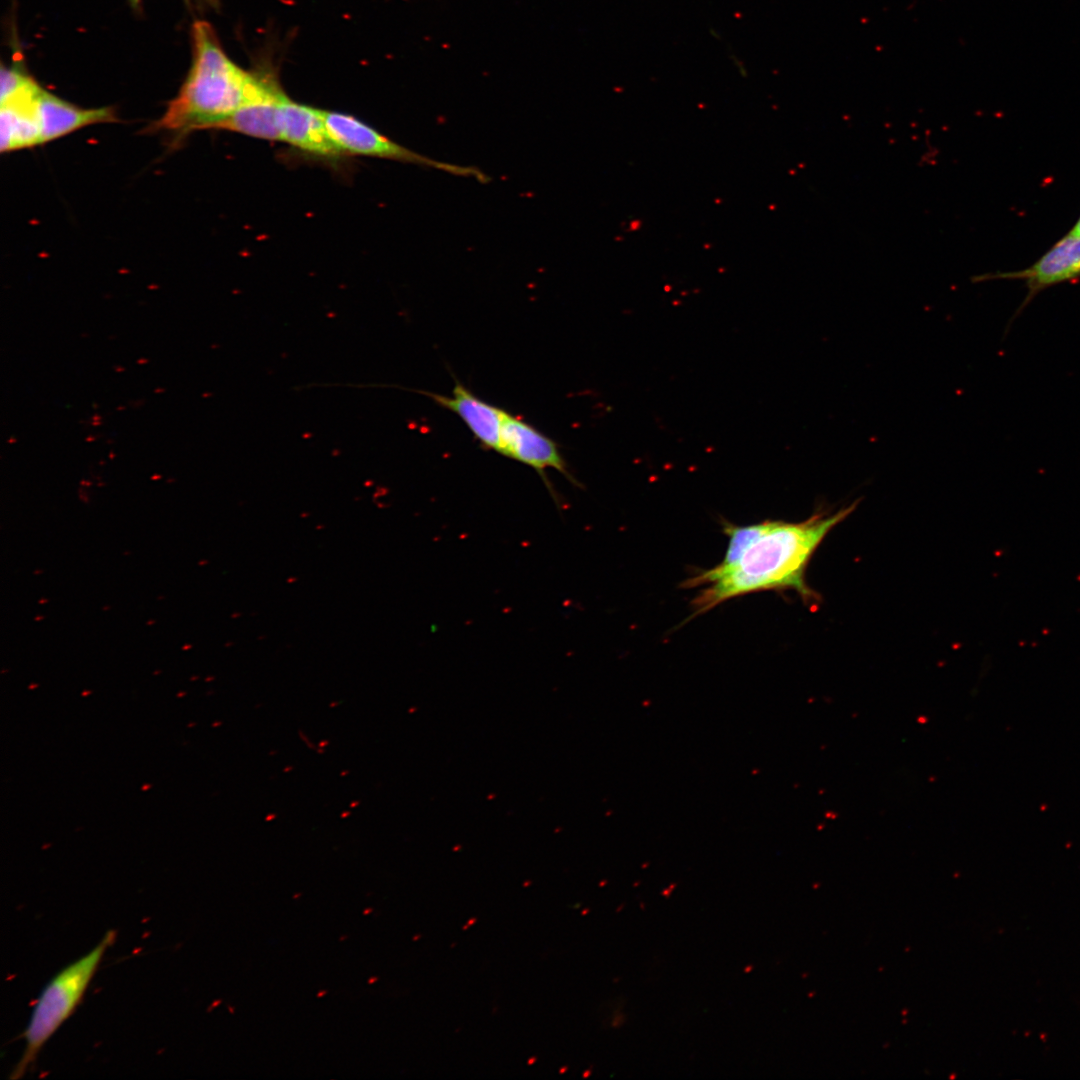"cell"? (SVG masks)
<instances>
[{
  "label": "cell",
  "mask_w": 1080,
  "mask_h": 1080,
  "mask_svg": "<svg viewBox=\"0 0 1080 1080\" xmlns=\"http://www.w3.org/2000/svg\"><path fill=\"white\" fill-rule=\"evenodd\" d=\"M285 96L277 81L274 80L258 97L241 106L217 124L214 129L280 141L278 110Z\"/></svg>",
  "instance_id": "11"
},
{
  "label": "cell",
  "mask_w": 1080,
  "mask_h": 1080,
  "mask_svg": "<svg viewBox=\"0 0 1080 1080\" xmlns=\"http://www.w3.org/2000/svg\"><path fill=\"white\" fill-rule=\"evenodd\" d=\"M116 932L109 930L102 940L81 958L60 970L44 987L24 1031L25 1049L10 1079L21 1078L33 1064L44 1043L79 1004L106 949Z\"/></svg>",
  "instance_id": "3"
},
{
  "label": "cell",
  "mask_w": 1080,
  "mask_h": 1080,
  "mask_svg": "<svg viewBox=\"0 0 1080 1080\" xmlns=\"http://www.w3.org/2000/svg\"><path fill=\"white\" fill-rule=\"evenodd\" d=\"M321 114L330 138L343 155H365L425 165L458 176L475 177L481 182L487 181V176L476 168L425 157L392 141L353 116L325 110H321Z\"/></svg>",
  "instance_id": "4"
},
{
  "label": "cell",
  "mask_w": 1080,
  "mask_h": 1080,
  "mask_svg": "<svg viewBox=\"0 0 1080 1080\" xmlns=\"http://www.w3.org/2000/svg\"><path fill=\"white\" fill-rule=\"evenodd\" d=\"M498 453L532 467L544 480L555 500L553 489L545 475L547 469H555L570 482L577 484L558 445L531 424L507 411L502 421Z\"/></svg>",
  "instance_id": "5"
},
{
  "label": "cell",
  "mask_w": 1080,
  "mask_h": 1080,
  "mask_svg": "<svg viewBox=\"0 0 1080 1080\" xmlns=\"http://www.w3.org/2000/svg\"><path fill=\"white\" fill-rule=\"evenodd\" d=\"M371 911H372V908H367V909H365V910L363 911V914H364V915H367V914L371 913Z\"/></svg>",
  "instance_id": "16"
},
{
  "label": "cell",
  "mask_w": 1080,
  "mask_h": 1080,
  "mask_svg": "<svg viewBox=\"0 0 1080 1080\" xmlns=\"http://www.w3.org/2000/svg\"><path fill=\"white\" fill-rule=\"evenodd\" d=\"M186 1H187V2H190L191 0H186ZM215 1H216V0H209V2H215Z\"/></svg>",
  "instance_id": "19"
},
{
  "label": "cell",
  "mask_w": 1080,
  "mask_h": 1080,
  "mask_svg": "<svg viewBox=\"0 0 1080 1080\" xmlns=\"http://www.w3.org/2000/svg\"><path fill=\"white\" fill-rule=\"evenodd\" d=\"M992 278L1025 280L1028 294L1016 316L1043 289L1080 279V236L1070 232L1027 269L979 276L975 281Z\"/></svg>",
  "instance_id": "6"
},
{
  "label": "cell",
  "mask_w": 1080,
  "mask_h": 1080,
  "mask_svg": "<svg viewBox=\"0 0 1080 1080\" xmlns=\"http://www.w3.org/2000/svg\"><path fill=\"white\" fill-rule=\"evenodd\" d=\"M41 87L35 83L13 97L0 102L2 153L41 144L36 115V98Z\"/></svg>",
  "instance_id": "10"
},
{
  "label": "cell",
  "mask_w": 1080,
  "mask_h": 1080,
  "mask_svg": "<svg viewBox=\"0 0 1080 1080\" xmlns=\"http://www.w3.org/2000/svg\"><path fill=\"white\" fill-rule=\"evenodd\" d=\"M280 141L304 152L323 157L343 155L324 124L321 109L303 105L285 96L278 110Z\"/></svg>",
  "instance_id": "7"
},
{
  "label": "cell",
  "mask_w": 1080,
  "mask_h": 1080,
  "mask_svg": "<svg viewBox=\"0 0 1080 1080\" xmlns=\"http://www.w3.org/2000/svg\"><path fill=\"white\" fill-rule=\"evenodd\" d=\"M129 1H130V4H131V6H132V7H133V8L135 9V10H138V9L140 8V2H141V0H129Z\"/></svg>",
  "instance_id": "15"
},
{
  "label": "cell",
  "mask_w": 1080,
  "mask_h": 1080,
  "mask_svg": "<svg viewBox=\"0 0 1080 1080\" xmlns=\"http://www.w3.org/2000/svg\"><path fill=\"white\" fill-rule=\"evenodd\" d=\"M193 63L177 96L153 129L178 136L214 129L258 92L262 74L249 73L223 51L213 27L196 21L192 27Z\"/></svg>",
  "instance_id": "2"
},
{
  "label": "cell",
  "mask_w": 1080,
  "mask_h": 1080,
  "mask_svg": "<svg viewBox=\"0 0 1080 1080\" xmlns=\"http://www.w3.org/2000/svg\"><path fill=\"white\" fill-rule=\"evenodd\" d=\"M764 527L765 521L746 526L726 524L724 531L729 539L728 547L724 558L717 566L724 568L737 562L752 542L761 535Z\"/></svg>",
  "instance_id": "12"
},
{
  "label": "cell",
  "mask_w": 1080,
  "mask_h": 1080,
  "mask_svg": "<svg viewBox=\"0 0 1080 1080\" xmlns=\"http://www.w3.org/2000/svg\"><path fill=\"white\" fill-rule=\"evenodd\" d=\"M0 79V102L13 97L36 83L30 76L17 68H6L4 65L1 67Z\"/></svg>",
  "instance_id": "13"
},
{
  "label": "cell",
  "mask_w": 1080,
  "mask_h": 1080,
  "mask_svg": "<svg viewBox=\"0 0 1080 1080\" xmlns=\"http://www.w3.org/2000/svg\"><path fill=\"white\" fill-rule=\"evenodd\" d=\"M375 981H377V978H376V977H374V978H370V979L368 980V983H369V984H371V983H373V982H375Z\"/></svg>",
  "instance_id": "18"
},
{
  "label": "cell",
  "mask_w": 1080,
  "mask_h": 1080,
  "mask_svg": "<svg viewBox=\"0 0 1080 1080\" xmlns=\"http://www.w3.org/2000/svg\"><path fill=\"white\" fill-rule=\"evenodd\" d=\"M36 115L41 144L66 136L86 126L117 120L112 107L81 108L42 88L36 98Z\"/></svg>",
  "instance_id": "9"
},
{
  "label": "cell",
  "mask_w": 1080,
  "mask_h": 1080,
  "mask_svg": "<svg viewBox=\"0 0 1080 1080\" xmlns=\"http://www.w3.org/2000/svg\"><path fill=\"white\" fill-rule=\"evenodd\" d=\"M1071 233H1073V234H1075V235H1079V236H1080V218H1079V220H1078V221L1076 222V224H1075L1074 228L1072 229Z\"/></svg>",
  "instance_id": "14"
},
{
  "label": "cell",
  "mask_w": 1080,
  "mask_h": 1080,
  "mask_svg": "<svg viewBox=\"0 0 1080 1080\" xmlns=\"http://www.w3.org/2000/svg\"><path fill=\"white\" fill-rule=\"evenodd\" d=\"M326 993H327V991H326V990H323V991H319V993L317 994V997H322V996H323L324 994H326Z\"/></svg>",
  "instance_id": "17"
},
{
  "label": "cell",
  "mask_w": 1080,
  "mask_h": 1080,
  "mask_svg": "<svg viewBox=\"0 0 1080 1080\" xmlns=\"http://www.w3.org/2000/svg\"><path fill=\"white\" fill-rule=\"evenodd\" d=\"M855 506L830 514L817 513L801 522L766 520L761 535L737 562L707 569L683 583L686 588L705 585L692 601L694 615L732 598L766 590H793L808 603L817 600L805 580L810 559L826 535Z\"/></svg>",
  "instance_id": "1"
},
{
  "label": "cell",
  "mask_w": 1080,
  "mask_h": 1080,
  "mask_svg": "<svg viewBox=\"0 0 1080 1080\" xmlns=\"http://www.w3.org/2000/svg\"><path fill=\"white\" fill-rule=\"evenodd\" d=\"M421 392L459 416L482 447L498 453L505 410L480 399L459 382L451 396Z\"/></svg>",
  "instance_id": "8"
}]
</instances>
